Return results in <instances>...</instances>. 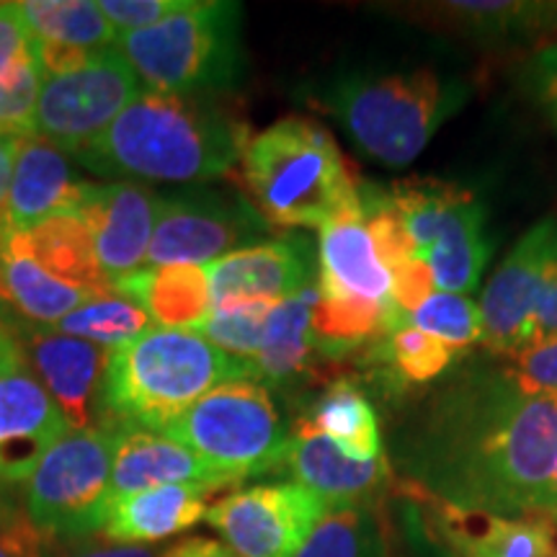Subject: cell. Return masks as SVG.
Listing matches in <instances>:
<instances>
[{
  "mask_svg": "<svg viewBox=\"0 0 557 557\" xmlns=\"http://www.w3.org/2000/svg\"><path fill=\"white\" fill-rule=\"evenodd\" d=\"M395 483L438 504L537 517L557 470V398L527 395L506 364L465 369L393 436Z\"/></svg>",
  "mask_w": 557,
  "mask_h": 557,
  "instance_id": "6da1fadb",
  "label": "cell"
},
{
  "mask_svg": "<svg viewBox=\"0 0 557 557\" xmlns=\"http://www.w3.org/2000/svg\"><path fill=\"white\" fill-rule=\"evenodd\" d=\"M250 124L227 94L145 90L75 152L99 176L137 181H212L240 163Z\"/></svg>",
  "mask_w": 557,
  "mask_h": 557,
  "instance_id": "7a4b0ae2",
  "label": "cell"
},
{
  "mask_svg": "<svg viewBox=\"0 0 557 557\" xmlns=\"http://www.w3.org/2000/svg\"><path fill=\"white\" fill-rule=\"evenodd\" d=\"M297 96L331 114L364 156L403 169L465 109L472 83L436 67L344 70L310 83Z\"/></svg>",
  "mask_w": 557,
  "mask_h": 557,
  "instance_id": "3957f363",
  "label": "cell"
},
{
  "mask_svg": "<svg viewBox=\"0 0 557 557\" xmlns=\"http://www.w3.org/2000/svg\"><path fill=\"white\" fill-rule=\"evenodd\" d=\"M248 380L246 361L230 357L194 331L148 329L109 348L96 426L158 431L214 387Z\"/></svg>",
  "mask_w": 557,
  "mask_h": 557,
  "instance_id": "277c9868",
  "label": "cell"
},
{
  "mask_svg": "<svg viewBox=\"0 0 557 557\" xmlns=\"http://www.w3.org/2000/svg\"><path fill=\"white\" fill-rule=\"evenodd\" d=\"M240 178L274 227H325L359 205V186L331 132L308 116H284L250 137Z\"/></svg>",
  "mask_w": 557,
  "mask_h": 557,
  "instance_id": "5b68a950",
  "label": "cell"
},
{
  "mask_svg": "<svg viewBox=\"0 0 557 557\" xmlns=\"http://www.w3.org/2000/svg\"><path fill=\"white\" fill-rule=\"evenodd\" d=\"M240 29V3L189 0L156 26L120 34L114 50L148 90L230 94L246 73Z\"/></svg>",
  "mask_w": 557,
  "mask_h": 557,
  "instance_id": "8992f818",
  "label": "cell"
},
{
  "mask_svg": "<svg viewBox=\"0 0 557 557\" xmlns=\"http://www.w3.org/2000/svg\"><path fill=\"white\" fill-rule=\"evenodd\" d=\"M165 436L184 444L227 487L282 472L292 423L269 387L233 380L214 387L165 426Z\"/></svg>",
  "mask_w": 557,
  "mask_h": 557,
  "instance_id": "52a82bcc",
  "label": "cell"
},
{
  "mask_svg": "<svg viewBox=\"0 0 557 557\" xmlns=\"http://www.w3.org/2000/svg\"><path fill=\"white\" fill-rule=\"evenodd\" d=\"M382 191L418 259L434 274L436 292L470 297L493 250L475 194L438 178H403Z\"/></svg>",
  "mask_w": 557,
  "mask_h": 557,
  "instance_id": "ba28073f",
  "label": "cell"
},
{
  "mask_svg": "<svg viewBox=\"0 0 557 557\" xmlns=\"http://www.w3.org/2000/svg\"><path fill=\"white\" fill-rule=\"evenodd\" d=\"M116 434L101 426L70 431L18 487L21 511L39 537L101 534L109 506Z\"/></svg>",
  "mask_w": 557,
  "mask_h": 557,
  "instance_id": "9c48e42d",
  "label": "cell"
},
{
  "mask_svg": "<svg viewBox=\"0 0 557 557\" xmlns=\"http://www.w3.org/2000/svg\"><path fill=\"white\" fill-rule=\"evenodd\" d=\"M271 233L274 225L246 194L186 186L158 194L148 261L152 267H205L271 240Z\"/></svg>",
  "mask_w": 557,
  "mask_h": 557,
  "instance_id": "30bf717a",
  "label": "cell"
},
{
  "mask_svg": "<svg viewBox=\"0 0 557 557\" xmlns=\"http://www.w3.org/2000/svg\"><path fill=\"white\" fill-rule=\"evenodd\" d=\"M139 90V78L114 47L90 54L78 65L45 75L32 122V137L62 152L94 143Z\"/></svg>",
  "mask_w": 557,
  "mask_h": 557,
  "instance_id": "8fae6325",
  "label": "cell"
},
{
  "mask_svg": "<svg viewBox=\"0 0 557 557\" xmlns=\"http://www.w3.org/2000/svg\"><path fill=\"white\" fill-rule=\"evenodd\" d=\"M325 511L308 487L263 483L227 493L205 519L238 557H297Z\"/></svg>",
  "mask_w": 557,
  "mask_h": 557,
  "instance_id": "7c38bea8",
  "label": "cell"
},
{
  "mask_svg": "<svg viewBox=\"0 0 557 557\" xmlns=\"http://www.w3.org/2000/svg\"><path fill=\"white\" fill-rule=\"evenodd\" d=\"M0 331L9 333L18 346L24 364L41 380L54 406L65 413L70 429L94 426L109 348L32 323L5 299H0Z\"/></svg>",
  "mask_w": 557,
  "mask_h": 557,
  "instance_id": "4fadbf2b",
  "label": "cell"
},
{
  "mask_svg": "<svg viewBox=\"0 0 557 557\" xmlns=\"http://www.w3.org/2000/svg\"><path fill=\"white\" fill-rule=\"evenodd\" d=\"M555 248L557 220L547 218L521 235L483 289L478 302L483 323L480 346L496 357L511 359L524 348Z\"/></svg>",
  "mask_w": 557,
  "mask_h": 557,
  "instance_id": "5bb4252c",
  "label": "cell"
},
{
  "mask_svg": "<svg viewBox=\"0 0 557 557\" xmlns=\"http://www.w3.org/2000/svg\"><path fill=\"white\" fill-rule=\"evenodd\" d=\"M205 271L212 310L250 302L278 305L315 287L320 271L318 246L308 235L287 233L259 246L235 250L225 259L209 263Z\"/></svg>",
  "mask_w": 557,
  "mask_h": 557,
  "instance_id": "9a60e30c",
  "label": "cell"
},
{
  "mask_svg": "<svg viewBox=\"0 0 557 557\" xmlns=\"http://www.w3.org/2000/svg\"><path fill=\"white\" fill-rule=\"evenodd\" d=\"M413 498L423 527L447 557H553L557 527L545 517H500L438 504L395 483Z\"/></svg>",
  "mask_w": 557,
  "mask_h": 557,
  "instance_id": "2e32d148",
  "label": "cell"
},
{
  "mask_svg": "<svg viewBox=\"0 0 557 557\" xmlns=\"http://www.w3.org/2000/svg\"><path fill=\"white\" fill-rule=\"evenodd\" d=\"M70 423L45 385L21 361L0 369V487H21L41 457L70 434Z\"/></svg>",
  "mask_w": 557,
  "mask_h": 557,
  "instance_id": "e0dca14e",
  "label": "cell"
},
{
  "mask_svg": "<svg viewBox=\"0 0 557 557\" xmlns=\"http://www.w3.org/2000/svg\"><path fill=\"white\" fill-rule=\"evenodd\" d=\"M156 207L158 194L132 181L94 184L86 205L81 207L78 218L90 230L96 261L111 289L124 276L139 271V263L148 261Z\"/></svg>",
  "mask_w": 557,
  "mask_h": 557,
  "instance_id": "ac0fdd59",
  "label": "cell"
},
{
  "mask_svg": "<svg viewBox=\"0 0 557 557\" xmlns=\"http://www.w3.org/2000/svg\"><path fill=\"white\" fill-rule=\"evenodd\" d=\"M282 472L292 483L308 487L325 508H344L364 500L387 498L395 487V472L387 451L377 459H351L329 436L292 423V438Z\"/></svg>",
  "mask_w": 557,
  "mask_h": 557,
  "instance_id": "d6986e66",
  "label": "cell"
},
{
  "mask_svg": "<svg viewBox=\"0 0 557 557\" xmlns=\"http://www.w3.org/2000/svg\"><path fill=\"white\" fill-rule=\"evenodd\" d=\"M90 189L94 184L75 176L62 150L37 137H26L13 169L9 197L0 209V227L26 235L52 218L78 214Z\"/></svg>",
  "mask_w": 557,
  "mask_h": 557,
  "instance_id": "ffe728a7",
  "label": "cell"
},
{
  "mask_svg": "<svg viewBox=\"0 0 557 557\" xmlns=\"http://www.w3.org/2000/svg\"><path fill=\"white\" fill-rule=\"evenodd\" d=\"M315 302L318 284L276 305L259 354L248 361V380L274 395H295L318 380V367L325 359L312 329Z\"/></svg>",
  "mask_w": 557,
  "mask_h": 557,
  "instance_id": "44dd1931",
  "label": "cell"
},
{
  "mask_svg": "<svg viewBox=\"0 0 557 557\" xmlns=\"http://www.w3.org/2000/svg\"><path fill=\"white\" fill-rule=\"evenodd\" d=\"M18 13L37 45L45 75L109 50L120 37L94 0H26L18 3Z\"/></svg>",
  "mask_w": 557,
  "mask_h": 557,
  "instance_id": "7402d4cb",
  "label": "cell"
},
{
  "mask_svg": "<svg viewBox=\"0 0 557 557\" xmlns=\"http://www.w3.org/2000/svg\"><path fill=\"white\" fill-rule=\"evenodd\" d=\"M158 485H205L212 491L227 487L176 438L158 431H120L111 462L109 506Z\"/></svg>",
  "mask_w": 557,
  "mask_h": 557,
  "instance_id": "603a6c76",
  "label": "cell"
},
{
  "mask_svg": "<svg viewBox=\"0 0 557 557\" xmlns=\"http://www.w3.org/2000/svg\"><path fill=\"white\" fill-rule=\"evenodd\" d=\"M218 491L205 485H158L114 500L101 534L120 545H152L197 527L207 517V500Z\"/></svg>",
  "mask_w": 557,
  "mask_h": 557,
  "instance_id": "cb8c5ba5",
  "label": "cell"
},
{
  "mask_svg": "<svg viewBox=\"0 0 557 557\" xmlns=\"http://www.w3.org/2000/svg\"><path fill=\"white\" fill-rule=\"evenodd\" d=\"M96 295H101V292L78 287V284L62 282V278L47 274L34 261L24 235L0 227V297L18 315L50 329Z\"/></svg>",
  "mask_w": 557,
  "mask_h": 557,
  "instance_id": "d4e9b609",
  "label": "cell"
},
{
  "mask_svg": "<svg viewBox=\"0 0 557 557\" xmlns=\"http://www.w3.org/2000/svg\"><path fill=\"white\" fill-rule=\"evenodd\" d=\"M114 295L139 305L163 329L194 331L212 312L205 267H152L135 271L114 284Z\"/></svg>",
  "mask_w": 557,
  "mask_h": 557,
  "instance_id": "484cf974",
  "label": "cell"
},
{
  "mask_svg": "<svg viewBox=\"0 0 557 557\" xmlns=\"http://www.w3.org/2000/svg\"><path fill=\"white\" fill-rule=\"evenodd\" d=\"M418 16H429L444 29L483 41L527 39L557 32V3L532 0H449L416 5Z\"/></svg>",
  "mask_w": 557,
  "mask_h": 557,
  "instance_id": "4316f807",
  "label": "cell"
},
{
  "mask_svg": "<svg viewBox=\"0 0 557 557\" xmlns=\"http://www.w3.org/2000/svg\"><path fill=\"white\" fill-rule=\"evenodd\" d=\"M398 529L387 498L329 508L297 557H395Z\"/></svg>",
  "mask_w": 557,
  "mask_h": 557,
  "instance_id": "83f0119b",
  "label": "cell"
},
{
  "mask_svg": "<svg viewBox=\"0 0 557 557\" xmlns=\"http://www.w3.org/2000/svg\"><path fill=\"white\" fill-rule=\"evenodd\" d=\"M297 426L329 436L351 459H377L385 455L377 410L354 380H333L315 400L308 403Z\"/></svg>",
  "mask_w": 557,
  "mask_h": 557,
  "instance_id": "f1b7e54d",
  "label": "cell"
},
{
  "mask_svg": "<svg viewBox=\"0 0 557 557\" xmlns=\"http://www.w3.org/2000/svg\"><path fill=\"white\" fill-rule=\"evenodd\" d=\"M26 248L47 274L62 278V282L78 284L94 292L107 295L111 292L107 276L96 261L94 238L90 230L78 214H62L34 227L24 235Z\"/></svg>",
  "mask_w": 557,
  "mask_h": 557,
  "instance_id": "f546056e",
  "label": "cell"
},
{
  "mask_svg": "<svg viewBox=\"0 0 557 557\" xmlns=\"http://www.w3.org/2000/svg\"><path fill=\"white\" fill-rule=\"evenodd\" d=\"M150 329V315L132 299L107 292L96 295L58 323V333L96 346H122Z\"/></svg>",
  "mask_w": 557,
  "mask_h": 557,
  "instance_id": "4dcf8cb0",
  "label": "cell"
},
{
  "mask_svg": "<svg viewBox=\"0 0 557 557\" xmlns=\"http://www.w3.org/2000/svg\"><path fill=\"white\" fill-rule=\"evenodd\" d=\"M406 325L431 333L455 354L468 351L480 344V336H483L478 305L470 297L451 295V292H434L426 302L410 312Z\"/></svg>",
  "mask_w": 557,
  "mask_h": 557,
  "instance_id": "1f68e13d",
  "label": "cell"
},
{
  "mask_svg": "<svg viewBox=\"0 0 557 557\" xmlns=\"http://www.w3.org/2000/svg\"><path fill=\"white\" fill-rule=\"evenodd\" d=\"M276 305L250 302L235 308H218L201 320L194 333L205 336L209 344L222 348L230 357L248 361L259 354L267 336V325Z\"/></svg>",
  "mask_w": 557,
  "mask_h": 557,
  "instance_id": "d6a6232c",
  "label": "cell"
},
{
  "mask_svg": "<svg viewBox=\"0 0 557 557\" xmlns=\"http://www.w3.org/2000/svg\"><path fill=\"white\" fill-rule=\"evenodd\" d=\"M382 354L387 361H393L395 372L413 385H426V382L442 377L457 357L447 344L416 325H400L389 333Z\"/></svg>",
  "mask_w": 557,
  "mask_h": 557,
  "instance_id": "836d02e7",
  "label": "cell"
},
{
  "mask_svg": "<svg viewBox=\"0 0 557 557\" xmlns=\"http://www.w3.org/2000/svg\"><path fill=\"white\" fill-rule=\"evenodd\" d=\"M41 83H45V67H41L37 45L32 41V50L0 75V132L32 137Z\"/></svg>",
  "mask_w": 557,
  "mask_h": 557,
  "instance_id": "e575fe53",
  "label": "cell"
},
{
  "mask_svg": "<svg viewBox=\"0 0 557 557\" xmlns=\"http://www.w3.org/2000/svg\"><path fill=\"white\" fill-rule=\"evenodd\" d=\"M506 369L527 395H557V336L524 346Z\"/></svg>",
  "mask_w": 557,
  "mask_h": 557,
  "instance_id": "d590c367",
  "label": "cell"
},
{
  "mask_svg": "<svg viewBox=\"0 0 557 557\" xmlns=\"http://www.w3.org/2000/svg\"><path fill=\"white\" fill-rule=\"evenodd\" d=\"M521 86L557 135V39L537 47L521 67Z\"/></svg>",
  "mask_w": 557,
  "mask_h": 557,
  "instance_id": "8d00e7d4",
  "label": "cell"
},
{
  "mask_svg": "<svg viewBox=\"0 0 557 557\" xmlns=\"http://www.w3.org/2000/svg\"><path fill=\"white\" fill-rule=\"evenodd\" d=\"M189 0H103L101 11L114 26V32L132 34L148 29L173 13H178Z\"/></svg>",
  "mask_w": 557,
  "mask_h": 557,
  "instance_id": "74e56055",
  "label": "cell"
},
{
  "mask_svg": "<svg viewBox=\"0 0 557 557\" xmlns=\"http://www.w3.org/2000/svg\"><path fill=\"white\" fill-rule=\"evenodd\" d=\"M41 557H160L158 549L148 545H120L109 542L103 534H90L81 540L39 537Z\"/></svg>",
  "mask_w": 557,
  "mask_h": 557,
  "instance_id": "f35d334b",
  "label": "cell"
},
{
  "mask_svg": "<svg viewBox=\"0 0 557 557\" xmlns=\"http://www.w3.org/2000/svg\"><path fill=\"white\" fill-rule=\"evenodd\" d=\"M395 529H398V553L395 557H447L444 549L431 540V534L423 527L421 513L413 498L406 493L395 491Z\"/></svg>",
  "mask_w": 557,
  "mask_h": 557,
  "instance_id": "ab89813d",
  "label": "cell"
},
{
  "mask_svg": "<svg viewBox=\"0 0 557 557\" xmlns=\"http://www.w3.org/2000/svg\"><path fill=\"white\" fill-rule=\"evenodd\" d=\"M0 557H41L39 534L13 500L0 508Z\"/></svg>",
  "mask_w": 557,
  "mask_h": 557,
  "instance_id": "60d3db41",
  "label": "cell"
},
{
  "mask_svg": "<svg viewBox=\"0 0 557 557\" xmlns=\"http://www.w3.org/2000/svg\"><path fill=\"white\" fill-rule=\"evenodd\" d=\"M29 50L32 37L18 13V3H0V75Z\"/></svg>",
  "mask_w": 557,
  "mask_h": 557,
  "instance_id": "b9f144b4",
  "label": "cell"
},
{
  "mask_svg": "<svg viewBox=\"0 0 557 557\" xmlns=\"http://www.w3.org/2000/svg\"><path fill=\"white\" fill-rule=\"evenodd\" d=\"M553 336H557V248L545 271V282H542L537 310H534L524 346L542 338H553Z\"/></svg>",
  "mask_w": 557,
  "mask_h": 557,
  "instance_id": "7bdbcfd3",
  "label": "cell"
},
{
  "mask_svg": "<svg viewBox=\"0 0 557 557\" xmlns=\"http://www.w3.org/2000/svg\"><path fill=\"white\" fill-rule=\"evenodd\" d=\"M24 139L26 137L16 135V132H0V209H3L5 197H9L13 169H16V158Z\"/></svg>",
  "mask_w": 557,
  "mask_h": 557,
  "instance_id": "ee69618b",
  "label": "cell"
},
{
  "mask_svg": "<svg viewBox=\"0 0 557 557\" xmlns=\"http://www.w3.org/2000/svg\"><path fill=\"white\" fill-rule=\"evenodd\" d=\"M160 557H238L227 545L209 537H189L181 540L169 549H163Z\"/></svg>",
  "mask_w": 557,
  "mask_h": 557,
  "instance_id": "f6af8a7d",
  "label": "cell"
},
{
  "mask_svg": "<svg viewBox=\"0 0 557 557\" xmlns=\"http://www.w3.org/2000/svg\"><path fill=\"white\" fill-rule=\"evenodd\" d=\"M537 517H545V519H549L557 527V470H555L553 480H549L545 496H542V500H540Z\"/></svg>",
  "mask_w": 557,
  "mask_h": 557,
  "instance_id": "bcb514c9",
  "label": "cell"
},
{
  "mask_svg": "<svg viewBox=\"0 0 557 557\" xmlns=\"http://www.w3.org/2000/svg\"><path fill=\"white\" fill-rule=\"evenodd\" d=\"M21 351L18 346L13 344V338L9 336V333L0 331V369H9V367H16L21 364Z\"/></svg>",
  "mask_w": 557,
  "mask_h": 557,
  "instance_id": "7dc6e473",
  "label": "cell"
},
{
  "mask_svg": "<svg viewBox=\"0 0 557 557\" xmlns=\"http://www.w3.org/2000/svg\"><path fill=\"white\" fill-rule=\"evenodd\" d=\"M5 504H11V496H9V491H3V487H0V508H3Z\"/></svg>",
  "mask_w": 557,
  "mask_h": 557,
  "instance_id": "c3c4849f",
  "label": "cell"
},
{
  "mask_svg": "<svg viewBox=\"0 0 557 557\" xmlns=\"http://www.w3.org/2000/svg\"><path fill=\"white\" fill-rule=\"evenodd\" d=\"M553 557H557V549H555V553H553Z\"/></svg>",
  "mask_w": 557,
  "mask_h": 557,
  "instance_id": "681fc988",
  "label": "cell"
},
{
  "mask_svg": "<svg viewBox=\"0 0 557 557\" xmlns=\"http://www.w3.org/2000/svg\"><path fill=\"white\" fill-rule=\"evenodd\" d=\"M555 398H557V395H555Z\"/></svg>",
  "mask_w": 557,
  "mask_h": 557,
  "instance_id": "f907efd6",
  "label": "cell"
}]
</instances>
